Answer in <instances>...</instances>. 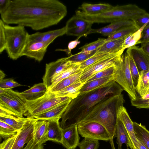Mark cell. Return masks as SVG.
<instances>
[{
	"label": "cell",
	"instance_id": "obj_17",
	"mask_svg": "<svg viewBox=\"0 0 149 149\" xmlns=\"http://www.w3.org/2000/svg\"><path fill=\"white\" fill-rule=\"evenodd\" d=\"M38 119L32 118L20 131L12 149H22L24 145L27 143L31 137L34 125Z\"/></svg>",
	"mask_w": 149,
	"mask_h": 149
},
{
	"label": "cell",
	"instance_id": "obj_8",
	"mask_svg": "<svg viewBox=\"0 0 149 149\" xmlns=\"http://www.w3.org/2000/svg\"><path fill=\"white\" fill-rule=\"evenodd\" d=\"M26 101L19 92L12 89L0 88V106L5 108L24 117Z\"/></svg>",
	"mask_w": 149,
	"mask_h": 149
},
{
	"label": "cell",
	"instance_id": "obj_55",
	"mask_svg": "<svg viewBox=\"0 0 149 149\" xmlns=\"http://www.w3.org/2000/svg\"><path fill=\"white\" fill-rule=\"evenodd\" d=\"M142 99L147 100L149 99V93L146 94L142 97H140Z\"/></svg>",
	"mask_w": 149,
	"mask_h": 149
},
{
	"label": "cell",
	"instance_id": "obj_33",
	"mask_svg": "<svg viewBox=\"0 0 149 149\" xmlns=\"http://www.w3.org/2000/svg\"><path fill=\"white\" fill-rule=\"evenodd\" d=\"M80 64L76 63L57 76L53 80L52 84L48 89L51 88L65 79L78 72L80 69Z\"/></svg>",
	"mask_w": 149,
	"mask_h": 149
},
{
	"label": "cell",
	"instance_id": "obj_53",
	"mask_svg": "<svg viewBox=\"0 0 149 149\" xmlns=\"http://www.w3.org/2000/svg\"><path fill=\"white\" fill-rule=\"evenodd\" d=\"M141 47L146 54L149 56V42L141 44Z\"/></svg>",
	"mask_w": 149,
	"mask_h": 149
},
{
	"label": "cell",
	"instance_id": "obj_23",
	"mask_svg": "<svg viewBox=\"0 0 149 149\" xmlns=\"http://www.w3.org/2000/svg\"><path fill=\"white\" fill-rule=\"evenodd\" d=\"M113 6L109 3L91 4L83 3L79 7L78 10L91 15L100 14L112 9Z\"/></svg>",
	"mask_w": 149,
	"mask_h": 149
},
{
	"label": "cell",
	"instance_id": "obj_16",
	"mask_svg": "<svg viewBox=\"0 0 149 149\" xmlns=\"http://www.w3.org/2000/svg\"><path fill=\"white\" fill-rule=\"evenodd\" d=\"M71 100L70 98L67 100L33 118L38 120L46 121L57 119H60Z\"/></svg>",
	"mask_w": 149,
	"mask_h": 149
},
{
	"label": "cell",
	"instance_id": "obj_48",
	"mask_svg": "<svg viewBox=\"0 0 149 149\" xmlns=\"http://www.w3.org/2000/svg\"><path fill=\"white\" fill-rule=\"evenodd\" d=\"M18 134L14 136L5 139L0 144V149H12L17 137Z\"/></svg>",
	"mask_w": 149,
	"mask_h": 149
},
{
	"label": "cell",
	"instance_id": "obj_25",
	"mask_svg": "<svg viewBox=\"0 0 149 149\" xmlns=\"http://www.w3.org/2000/svg\"><path fill=\"white\" fill-rule=\"evenodd\" d=\"M32 118L31 117L19 118L0 114V120L8 124L18 132L21 130Z\"/></svg>",
	"mask_w": 149,
	"mask_h": 149
},
{
	"label": "cell",
	"instance_id": "obj_27",
	"mask_svg": "<svg viewBox=\"0 0 149 149\" xmlns=\"http://www.w3.org/2000/svg\"><path fill=\"white\" fill-rule=\"evenodd\" d=\"M116 137L118 149H122L123 143L126 144L127 148L130 145L126 128L122 121L118 118L116 127Z\"/></svg>",
	"mask_w": 149,
	"mask_h": 149
},
{
	"label": "cell",
	"instance_id": "obj_38",
	"mask_svg": "<svg viewBox=\"0 0 149 149\" xmlns=\"http://www.w3.org/2000/svg\"><path fill=\"white\" fill-rule=\"evenodd\" d=\"M18 132L8 124L0 120V135L2 138L6 139L13 137Z\"/></svg>",
	"mask_w": 149,
	"mask_h": 149
},
{
	"label": "cell",
	"instance_id": "obj_36",
	"mask_svg": "<svg viewBox=\"0 0 149 149\" xmlns=\"http://www.w3.org/2000/svg\"><path fill=\"white\" fill-rule=\"evenodd\" d=\"M97 51L91 52H82L66 57V60L74 63H81L93 56Z\"/></svg>",
	"mask_w": 149,
	"mask_h": 149
},
{
	"label": "cell",
	"instance_id": "obj_45",
	"mask_svg": "<svg viewBox=\"0 0 149 149\" xmlns=\"http://www.w3.org/2000/svg\"><path fill=\"white\" fill-rule=\"evenodd\" d=\"M5 23L0 19V53L1 54L6 49V39L4 29Z\"/></svg>",
	"mask_w": 149,
	"mask_h": 149
},
{
	"label": "cell",
	"instance_id": "obj_18",
	"mask_svg": "<svg viewBox=\"0 0 149 149\" xmlns=\"http://www.w3.org/2000/svg\"><path fill=\"white\" fill-rule=\"evenodd\" d=\"M127 50L132 57L139 72L149 70V56L141 47L134 46Z\"/></svg>",
	"mask_w": 149,
	"mask_h": 149
},
{
	"label": "cell",
	"instance_id": "obj_5",
	"mask_svg": "<svg viewBox=\"0 0 149 149\" xmlns=\"http://www.w3.org/2000/svg\"><path fill=\"white\" fill-rule=\"evenodd\" d=\"M4 26L6 39L5 50L9 58L16 60L21 57L29 34L22 26H12L5 23Z\"/></svg>",
	"mask_w": 149,
	"mask_h": 149
},
{
	"label": "cell",
	"instance_id": "obj_15",
	"mask_svg": "<svg viewBox=\"0 0 149 149\" xmlns=\"http://www.w3.org/2000/svg\"><path fill=\"white\" fill-rule=\"evenodd\" d=\"M67 30L65 26L59 29L29 34L28 42H40L50 44L57 37L66 34Z\"/></svg>",
	"mask_w": 149,
	"mask_h": 149
},
{
	"label": "cell",
	"instance_id": "obj_14",
	"mask_svg": "<svg viewBox=\"0 0 149 149\" xmlns=\"http://www.w3.org/2000/svg\"><path fill=\"white\" fill-rule=\"evenodd\" d=\"M62 139L61 144L67 149H74L80 142L77 124L62 128Z\"/></svg>",
	"mask_w": 149,
	"mask_h": 149
},
{
	"label": "cell",
	"instance_id": "obj_7",
	"mask_svg": "<svg viewBox=\"0 0 149 149\" xmlns=\"http://www.w3.org/2000/svg\"><path fill=\"white\" fill-rule=\"evenodd\" d=\"M112 76V80L119 84L126 91L131 100L137 97L130 70L128 56L126 52L117 63Z\"/></svg>",
	"mask_w": 149,
	"mask_h": 149
},
{
	"label": "cell",
	"instance_id": "obj_12",
	"mask_svg": "<svg viewBox=\"0 0 149 149\" xmlns=\"http://www.w3.org/2000/svg\"><path fill=\"white\" fill-rule=\"evenodd\" d=\"M118 118L122 121L127 130L131 149H138L141 142L136 136L134 130L133 122L130 118L125 108L122 106L120 108Z\"/></svg>",
	"mask_w": 149,
	"mask_h": 149
},
{
	"label": "cell",
	"instance_id": "obj_49",
	"mask_svg": "<svg viewBox=\"0 0 149 149\" xmlns=\"http://www.w3.org/2000/svg\"><path fill=\"white\" fill-rule=\"evenodd\" d=\"M42 145L36 142L32 136L28 142L26 143L25 147L22 149H42Z\"/></svg>",
	"mask_w": 149,
	"mask_h": 149
},
{
	"label": "cell",
	"instance_id": "obj_37",
	"mask_svg": "<svg viewBox=\"0 0 149 149\" xmlns=\"http://www.w3.org/2000/svg\"><path fill=\"white\" fill-rule=\"evenodd\" d=\"M112 54L104 52H96L91 57L80 63V69L84 70L92 64Z\"/></svg>",
	"mask_w": 149,
	"mask_h": 149
},
{
	"label": "cell",
	"instance_id": "obj_50",
	"mask_svg": "<svg viewBox=\"0 0 149 149\" xmlns=\"http://www.w3.org/2000/svg\"><path fill=\"white\" fill-rule=\"evenodd\" d=\"M77 38L76 40L70 41L68 44L67 49H58L56 50H64L69 55L71 54V51L72 49L75 48L77 45L80 43V41Z\"/></svg>",
	"mask_w": 149,
	"mask_h": 149
},
{
	"label": "cell",
	"instance_id": "obj_22",
	"mask_svg": "<svg viewBox=\"0 0 149 149\" xmlns=\"http://www.w3.org/2000/svg\"><path fill=\"white\" fill-rule=\"evenodd\" d=\"M47 91V88L43 82L35 84L29 89L20 93L26 101H31L41 97Z\"/></svg>",
	"mask_w": 149,
	"mask_h": 149
},
{
	"label": "cell",
	"instance_id": "obj_19",
	"mask_svg": "<svg viewBox=\"0 0 149 149\" xmlns=\"http://www.w3.org/2000/svg\"><path fill=\"white\" fill-rule=\"evenodd\" d=\"M134 24H135V23L132 20H119L111 23L109 24L100 29H92L90 32V34L97 33L104 36L108 37L122 28Z\"/></svg>",
	"mask_w": 149,
	"mask_h": 149
},
{
	"label": "cell",
	"instance_id": "obj_13",
	"mask_svg": "<svg viewBox=\"0 0 149 149\" xmlns=\"http://www.w3.org/2000/svg\"><path fill=\"white\" fill-rule=\"evenodd\" d=\"M50 45L40 42H28L21 57L25 56L40 62L43 60Z\"/></svg>",
	"mask_w": 149,
	"mask_h": 149
},
{
	"label": "cell",
	"instance_id": "obj_51",
	"mask_svg": "<svg viewBox=\"0 0 149 149\" xmlns=\"http://www.w3.org/2000/svg\"><path fill=\"white\" fill-rule=\"evenodd\" d=\"M148 42H149V26H146L142 32L141 38L138 44Z\"/></svg>",
	"mask_w": 149,
	"mask_h": 149
},
{
	"label": "cell",
	"instance_id": "obj_43",
	"mask_svg": "<svg viewBox=\"0 0 149 149\" xmlns=\"http://www.w3.org/2000/svg\"><path fill=\"white\" fill-rule=\"evenodd\" d=\"M118 61L116 64L98 72L88 79L86 82L105 77L112 76L115 72L116 65Z\"/></svg>",
	"mask_w": 149,
	"mask_h": 149
},
{
	"label": "cell",
	"instance_id": "obj_11",
	"mask_svg": "<svg viewBox=\"0 0 149 149\" xmlns=\"http://www.w3.org/2000/svg\"><path fill=\"white\" fill-rule=\"evenodd\" d=\"M123 55V54H112L83 70L80 81L84 84L98 72L116 64Z\"/></svg>",
	"mask_w": 149,
	"mask_h": 149
},
{
	"label": "cell",
	"instance_id": "obj_47",
	"mask_svg": "<svg viewBox=\"0 0 149 149\" xmlns=\"http://www.w3.org/2000/svg\"><path fill=\"white\" fill-rule=\"evenodd\" d=\"M139 29L143 26H149V13L147 12L134 21Z\"/></svg>",
	"mask_w": 149,
	"mask_h": 149
},
{
	"label": "cell",
	"instance_id": "obj_35",
	"mask_svg": "<svg viewBox=\"0 0 149 149\" xmlns=\"http://www.w3.org/2000/svg\"><path fill=\"white\" fill-rule=\"evenodd\" d=\"M93 24L91 23L84 26L67 29L66 34L68 36H77V38L79 39L82 36H86L90 34Z\"/></svg>",
	"mask_w": 149,
	"mask_h": 149
},
{
	"label": "cell",
	"instance_id": "obj_57",
	"mask_svg": "<svg viewBox=\"0 0 149 149\" xmlns=\"http://www.w3.org/2000/svg\"><path fill=\"white\" fill-rule=\"evenodd\" d=\"M149 93V88L148 89V91H147L146 93V94H147V93Z\"/></svg>",
	"mask_w": 149,
	"mask_h": 149
},
{
	"label": "cell",
	"instance_id": "obj_29",
	"mask_svg": "<svg viewBox=\"0 0 149 149\" xmlns=\"http://www.w3.org/2000/svg\"><path fill=\"white\" fill-rule=\"evenodd\" d=\"M135 134L137 138L145 146L149 149V131L145 126L136 122H133Z\"/></svg>",
	"mask_w": 149,
	"mask_h": 149
},
{
	"label": "cell",
	"instance_id": "obj_42",
	"mask_svg": "<svg viewBox=\"0 0 149 149\" xmlns=\"http://www.w3.org/2000/svg\"><path fill=\"white\" fill-rule=\"evenodd\" d=\"M100 146L99 140L84 138L78 145L80 149H97Z\"/></svg>",
	"mask_w": 149,
	"mask_h": 149
},
{
	"label": "cell",
	"instance_id": "obj_28",
	"mask_svg": "<svg viewBox=\"0 0 149 149\" xmlns=\"http://www.w3.org/2000/svg\"><path fill=\"white\" fill-rule=\"evenodd\" d=\"M84 84L80 81L54 93L57 97H68L73 99L76 98L80 94V90Z\"/></svg>",
	"mask_w": 149,
	"mask_h": 149
},
{
	"label": "cell",
	"instance_id": "obj_6",
	"mask_svg": "<svg viewBox=\"0 0 149 149\" xmlns=\"http://www.w3.org/2000/svg\"><path fill=\"white\" fill-rule=\"evenodd\" d=\"M70 98L57 97L54 93L47 91L43 95L38 99L26 101L24 115L27 117H33Z\"/></svg>",
	"mask_w": 149,
	"mask_h": 149
},
{
	"label": "cell",
	"instance_id": "obj_39",
	"mask_svg": "<svg viewBox=\"0 0 149 149\" xmlns=\"http://www.w3.org/2000/svg\"><path fill=\"white\" fill-rule=\"evenodd\" d=\"M126 52L127 53L128 55L130 73L135 88H136L140 77V73L137 66L130 54L127 50Z\"/></svg>",
	"mask_w": 149,
	"mask_h": 149
},
{
	"label": "cell",
	"instance_id": "obj_30",
	"mask_svg": "<svg viewBox=\"0 0 149 149\" xmlns=\"http://www.w3.org/2000/svg\"><path fill=\"white\" fill-rule=\"evenodd\" d=\"M112 76H109L86 82L80 90V93L88 92L106 84L112 80Z\"/></svg>",
	"mask_w": 149,
	"mask_h": 149
},
{
	"label": "cell",
	"instance_id": "obj_31",
	"mask_svg": "<svg viewBox=\"0 0 149 149\" xmlns=\"http://www.w3.org/2000/svg\"><path fill=\"white\" fill-rule=\"evenodd\" d=\"M139 73L140 77L135 90L140 97H142L149 88V70Z\"/></svg>",
	"mask_w": 149,
	"mask_h": 149
},
{
	"label": "cell",
	"instance_id": "obj_34",
	"mask_svg": "<svg viewBox=\"0 0 149 149\" xmlns=\"http://www.w3.org/2000/svg\"><path fill=\"white\" fill-rule=\"evenodd\" d=\"M145 26L146 25L144 26L136 31L126 37L123 45V51L138 44L141 38L142 32Z\"/></svg>",
	"mask_w": 149,
	"mask_h": 149
},
{
	"label": "cell",
	"instance_id": "obj_4",
	"mask_svg": "<svg viewBox=\"0 0 149 149\" xmlns=\"http://www.w3.org/2000/svg\"><path fill=\"white\" fill-rule=\"evenodd\" d=\"M147 12L135 4H128L113 6L110 10L103 13L96 15L85 13L78 10L75 15L93 23H110L123 19L134 21Z\"/></svg>",
	"mask_w": 149,
	"mask_h": 149
},
{
	"label": "cell",
	"instance_id": "obj_21",
	"mask_svg": "<svg viewBox=\"0 0 149 149\" xmlns=\"http://www.w3.org/2000/svg\"><path fill=\"white\" fill-rule=\"evenodd\" d=\"M126 37L106 41L97 50V52H102L112 54H123L124 51L123 45Z\"/></svg>",
	"mask_w": 149,
	"mask_h": 149
},
{
	"label": "cell",
	"instance_id": "obj_10",
	"mask_svg": "<svg viewBox=\"0 0 149 149\" xmlns=\"http://www.w3.org/2000/svg\"><path fill=\"white\" fill-rule=\"evenodd\" d=\"M76 63L67 61L65 57L46 63L45 74L42 79L48 90L52 84L54 79L63 71Z\"/></svg>",
	"mask_w": 149,
	"mask_h": 149
},
{
	"label": "cell",
	"instance_id": "obj_44",
	"mask_svg": "<svg viewBox=\"0 0 149 149\" xmlns=\"http://www.w3.org/2000/svg\"><path fill=\"white\" fill-rule=\"evenodd\" d=\"M21 86V84L11 78L3 79L0 81V88L3 89H11Z\"/></svg>",
	"mask_w": 149,
	"mask_h": 149
},
{
	"label": "cell",
	"instance_id": "obj_2",
	"mask_svg": "<svg viewBox=\"0 0 149 149\" xmlns=\"http://www.w3.org/2000/svg\"><path fill=\"white\" fill-rule=\"evenodd\" d=\"M123 88L112 81L91 91L80 93L71 100L62 115L60 125L62 128L77 124L81 122L95 107L103 100L121 94Z\"/></svg>",
	"mask_w": 149,
	"mask_h": 149
},
{
	"label": "cell",
	"instance_id": "obj_52",
	"mask_svg": "<svg viewBox=\"0 0 149 149\" xmlns=\"http://www.w3.org/2000/svg\"><path fill=\"white\" fill-rule=\"evenodd\" d=\"M11 0H0V13L2 14L8 7Z\"/></svg>",
	"mask_w": 149,
	"mask_h": 149
},
{
	"label": "cell",
	"instance_id": "obj_9",
	"mask_svg": "<svg viewBox=\"0 0 149 149\" xmlns=\"http://www.w3.org/2000/svg\"><path fill=\"white\" fill-rule=\"evenodd\" d=\"M77 125L79 134L84 138L106 141L111 139L106 128L99 123L94 121H81Z\"/></svg>",
	"mask_w": 149,
	"mask_h": 149
},
{
	"label": "cell",
	"instance_id": "obj_54",
	"mask_svg": "<svg viewBox=\"0 0 149 149\" xmlns=\"http://www.w3.org/2000/svg\"><path fill=\"white\" fill-rule=\"evenodd\" d=\"M6 76V74L3 71L0 70V81L4 79Z\"/></svg>",
	"mask_w": 149,
	"mask_h": 149
},
{
	"label": "cell",
	"instance_id": "obj_32",
	"mask_svg": "<svg viewBox=\"0 0 149 149\" xmlns=\"http://www.w3.org/2000/svg\"><path fill=\"white\" fill-rule=\"evenodd\" d=\"M139 29L135 24L122 28L108 36L106 41L123 38Z\"/></svg>",
	"mask_w": 149,
	"mask_h": 149
},
{
	"label": "cell",
	"instance_id": "obj_26",
	"mask_svg": "<svg viewBox=\"0 0 149 149\" xmlns=\"http://www.w3.org/2000/svg\"><path fill=\"white\" fill-rule=\"evenodd\" d=\"M82 71L83 70L80 69L78 72L62 80L56 85L48 89V91L55 93L70 85L80 81Z\"/></svg>",
	"mask_w": 149,
	"mask_h": 149
},
{
	"label": "cell",
	"instance_id": "obj_24",
	"mask_svg": "<svg viewBox=\"0 0 149 149\" xmlns=\"http://www.w3.org/2000/svg\"><path fill=\"white\" fill-rule=\"evenodd\" d=\"M48 123L45 120H37L35 123L33 136L37 143L42 145L45 143L47 132Z\"/></svg>",
	"mask_w": 149,
	"mask_h": 149
},
{
	"label": "cell",
	"instance_id": "obj_56",
	"mask_svg": "<svg viewBox=\"0 0 149 149\" xmlns=\"http://www.w3.org/2000/svg\"><path fill=\"white\" fill-rule=\"evenodd\" d=\"M138 149H147L145 147V146L141 142V144L139 146Z\"/></svg>",
	"mask_w": 149,
	"mask_h": 149
},
{
	"label": "cell",
	"instance_id": "obj_3",
	"mask_svg": "<svg viewBox=\"0 0 149 149\" xmlns=\"http://www.w3.org/2000/svg\"><path fill=\"white\" fill-rule=\"evenodd\" d=\"M124 102L122 94L106 99L97 104L81 121H94L101 124L106 128L113 139L116 137L118 111Z\"/></svg>",
	"mask_w": 149,
	"mask_h": 149
},
{
	"label": "cell",
	"instance_id": "obj_46",
	"mask_svg": "<svg viewBox=\"0 0 149 149\" xmlns=\"http://www.w3.org/2000/svg\"><path fill=\"white\" fill-rule=\"evenodd\" d=\"M132 105L138 108H149V99L144 100L140 97H138L134 99H131Z\"/></svg>",
	"mask_w": 149,
	"mask_h": 149
},
{
	"label": "cell",
	"instance_id": "obj_58",
	"mask_svg": "<svg viewBox=\"0 0 149 149\" xmlns=\"http://www.w3.org/2000/svg\"><path fill=\"white\" fill-rule=\"evenodd\" d=\"M42 149H44L43 148Z\"/></svg>",
	"mask_w": 149,
	"mask_h": 149
},
{
	"label": "cell",
	"instance_id": "obj_41",
	"mask_svg": "<svg viewBox=\"0 0 149 149\" xmlns=\"http://www.w3.org/2000/svg\"><path fill=\"white\" fill-rule=\"evenodd\" d=\"M106 41V39L99 38L97 40L85 45L79 48L82 52H91L97 50Z\"/></svg>",
	"mask_w": 149,
	"mask_h": 149
},
{
	"label": "cell",
	"instance_id": "obj_40",
	"mask_svg": "<svg viewBox=\"0 0 149 149\" xmlns=\"http://www.w3.org/2000/svg\"><path fill=\"white\" fill-rule=\"evenodd\" d=\"M91 23L75 15L67 21L65 26L67 29H68L84 26Z\"/></svg>",
	"mask_w": 149,
	"mask_h": 149
},
{
	"label": "cell",
	"instance_id": "obj_1",
	"mask_svg": "<svg viewBox=\"0 0 149 149\" xmlns=\"http://www.w3.org/2000/svg\"><path fill=\"white\" fill-rule=\"evenodd\" d=\"M67 13L66 6L57 0H13L1 17L5 24L38 31L57 24Z\"/></svg>",
	"mask_w": 149,
	"mask_h": 149
},
{
	"label": "cell",
	"instance_id": "obj_20",
	"mask_svg": "<svg viewBox=\"0 0 149 149\" xmlns=\"http://www.w3.org/2000/svg\"><path fill=\"white\" fill-rule=\"evenodd\" d=\"M59 120L57 119L47 121L48 128L46 141H49L61 143L62 128L60 126Z\"/></svg>",
	"mask_w": 149,
	"mask_h": 149
}]
</instances>
